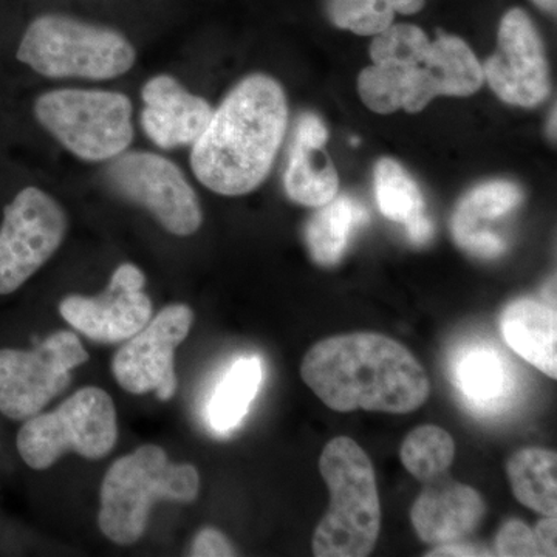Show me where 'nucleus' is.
Wrapping results in <instances>:
<instances>
[{
  "label": "nucleus",
  "mask_w": 557,
  "mask_h": 557,
  "mask_svg": "<svg viewBox=\"0 0 557 557\" xmlns=\"http://www.w3.org/2000/svg\"><path fill=\"white\" fill-rule=\"evenodd\" d=\"M304 383L336 412L409 413L431 394L426 370L398 341L348 333L319 341L300 364Z\"/></svg>",
  "instance_id": "f257e3e1"
},
{
  "label": "nucleus",
  "mask_w": 557,
  "mask_h": 557,
  "mask_svg": "<svg viewBox=\"0 0 557 557\" xmlns=\"http://www.w3.org/2000/svg\"><path fill=\"white\" fill-rule=\"evenodd\" d=\"M288 106L276 79L256 73L240 81L193 145L197 180L220 196H245L269 177L287 132Z\"/></svg>",
  "instance_id": "f03ea898"
},
{
  "label": "nucleus",
  "mask_w": 557,
  "mask_h": 557,
  "mask_svg": "<svg viewBox=\"0 0 557 557\" xmlns=\"http://www.w3.org/2000/svg\"><path fill=\"white\" fill-rule=\"evenodd\" d=\"M319 471L330 491V505L314 531V556H369L380 536L381 507L368 454L355 440L333 438L322 450Z\"/></svg>",
  "instance_id": "7ed1b4c3"
},
{
  "label": "nucleus",
  "mask_w": 557,
  "mask_h": 557,
  "mask_svg": "<svg viewBox=\"0 0 557 557\" xmlns=\"http://www.w3.org/2000/svg\"><path fill=\"white\" fill-rule=\"evenodd\" d=\"M200 475L193 465H174L160 446L145 445L119 458L101 483L98 525L116 545L138 542L150 509L160 500L189 504L199 496Z\"/></svg>",
  "instance_id": "20e7f679"
},
{
  "label": "nucleus",
  "mask_w": 557,
  "mask_h": 557,
  "mask_svg": "<svg viewBox=\"0 0 557 557\" xmlns=\"http://www.w3.org/2000/svg\"><path fill=\"white\" fill-rule=\"evenodd\" d=\"M16 57L47 78L101 81L129 72L137 53L119 32L46 14L32 22Z\"/></svg>",
  "instance_id": "39448f33"
},
{
  "label": "nucleus",
  "mask_w": 557,
  "mask_h": 557,
  "mask_svg": "<svg viewBox=\"0 0 557 557\" xmlns=\"http://www.w3.org/2000/svg\"><path fill=\"white\" fill-rule=\"evenodd\" d=\"M119 438L116 409L108 392L84 387L49 413L25 420L16 445L22 460L36 471L57 463L69 450L89 460L109 456Z\"/></svg>",
  "instance_id": "423d86ee"
},
{
  "label": "nucleus",
  "mask_w": 557,
  "mask_h": 557,
  "mask_svg": "<svg viewBox=\"0 0 557 557\" xmlns=\"http://www.w3.org/2000/svg\"><path fill=\"white\" fill-rule=\"evenodd\" d=\"M36 119L73 156L115 159L134 139L132 102L119 91L62 89L40 95Z\"/></svg>",
  "instance_id": "0eeeda50"
},
{
  "label": "nucleus",
  "mask_w": 557,
  "mask_h": 557,
  "mask_svg": "<svg viewBox=\"0 0 557 557\" xmlns=\"http://www.w3.org/2000/svg\"><path fill=\"white\" fill-rule=\"evenodd\" d=\"M89 361V354L73 332L53 333L33 350H0V412L25 421L62 394L72 383L73 369Z\"/></svg>",
  "instance_id": "6e6552de"
},
{
  "label": "nucleus",
  "mask_w": 557,
  "mask_h": 557,
  "mask_svg": "<svg viewBox=\"0 0 557 557\" xmlns=\"http://www.w3.org/2000/svg\"><path fill=\"white\" fill-rule=\"evenodd\" d=\"M67 219L57 200L38 188L22 189L3 211L0 226V296L20 289L61 247Z\"/></svg>",
  "instance_id": "1a4fd4ad"
},
{
  "label": "nucleus",
  "mask_w": 557,
  "mask_h": 557,
  "mask_svg": "<svg viewBox=\"0 0 557 557\" xmlns=\"http://www.w3.org/2000/svg\"><path fill=\"white\" fill-rule=\"evenodd\" d=\"M106 178L116 194L148 209L174 236L199 231L203 222L199 197L171 160L150 152L121 153L110 163Z\"/></svg>",
  "instance_id": "9d476101"
},
{
  "label": "nucleus",
  "mask_w": 557,
  "mask_h": 557,
  "mask_svg": "<svg viewBox=\"0 0 557 557\" xmlns=\"http://www.w3.org/2000/svg\"><path fill=\"white\" fill-rule=\"evenodd\" d=\"M194 324V311L172 304L150 318L148 324L126 341L112 361L116 383L134 395L153 394L168 401L177 392L175 350Z\"/></svg>",
  "instance_id": "9b49d317"
},
{
  "label": "nucleus",
  "mask_w": 557,
  "mask_h": 557,
  "mask_svg": "<svg viewBox=\"0 0 557 557\" xmlns=\"http://www.w3.org/2000/svg\"><path fill=\"white\" fill-rule=\"evenodd\" d=\"M483 76L502 101L536 108L549 94L548 62L531 17L509 10L500 21L497 49L486 61Z\"/></svg>",
  "instance_id": "f8f14e48"
},
{
  "label": "nucleus",
  "mask_w": 557,
  "mask_h": 557,
  "mask_svg": "<svg viewBox=\"0 0 557 557\" xmlns=\"http://www.w3.org/2000/svg\"><path fill=\"white\" fill-rule=\"evenodd\" d=\"M145 284L141 270L123 263L100 296L72 295L62 299L61 317L95 343L127 341L152 318V302L145 293Z\"/></svg>",
  "instance_id": "ddd939ff"
},
{
  "label": "nucleus",
  "mask_w": 557,
  "mask_h": 557,
  "mask_svg": "<svg viewBox=\"0 0 557 557\" xmlns=\"http://www.w3.org/2000/svg\"><path fill=\"white\" fill-rule=\"evenodd\" d=\"M485 76L474 51L457 36L438 35L426 60L403 69L406 112H421L437 97H469L482 87Z\"/></svg>",
  "instance_id": "4468645a"
},
{
  "label": "nucleus",
  "mask_w": 557,
  "mask_h": 557,
  "mask_svg": "<svg viewBox=\"0 0 557 557\" xmlns=\"http://www.w3.org/2000/svg\"><path fill=\"white\" fill-rule=\"evenodd\" d=\"M146 108L141 126L161 149L194 145L207 129L212 108L203 98L189 94L177 79L159 75L141 90Z\"/></svg>",
  "instance_id": "2eb2a0df"
},
{
  "label": "nucleus",
  "mask_w": 557,
  "mask_h": 557,
  "mask_svg": "<svg viewBox=\"0 0 557 557\" xmlns=\"http://www.w3.org/2000/svg\"><path fill=\"white\" fill-rule=\"evenodd\" d=\"M485 512V502L474 487L438 478L413 502L410 520L421 541L443 545L469 536Z\"/></svg>",
  "instance_id": "dca6fc26"
},
{
  "label": "nucleus",
  "mask_w": 557,
  "mask_h": 557,
  "mask_svg": "<svg viewBox=\"0 0 557 557\" xmlns=\"http://www.w3.org/2000/svg\"><path fill=\"white\" fill-rule=\"evenodd\" d=\"M500 330L508 346L519 357L556 380V307L534 299L515 300L502 313Z\"/></svg>",
  "instance_id": "f3484780"
},
{
  "label": "nucleus",
  "mask_w": 557,
  "mask_h": 557,
  "mask_svg": "<svg viewBox=\"0 0 557 557\" xmlns=\"http://www.w3.org/2000/svg\"><path fill=\"white\" fill-rule=\"evenodd\" d=\"M453 381L469 405L483 412L500 409L512 392L504 358L486 346L469 347L458 355L453 366Z\"/></svg>",
  "instance_id": "a211bd4d"
},
{
  "label": "nucleus",
  "mask_w": 557,
  "mask_h": 557,
  "mask_svg": "<svg viewBox=\"0 0 557 557\" xmlns=\"http://www.w3.org/2000/svg\"><path fill=\"white\" fill-rule=\"evenodd\" d=\"M369 214L359 201L336 196L307 225V245L311 258L322 267L336 265L343 258L355 231L368 222Z\"/></svg>",
  "instance_id": "6ab92c4d"
},
{
  "label": "nucleus",
  "mask_w": 557,
  "mask_h": 557,
  "mask_svg": "<svg viewBox=\"0 0 557 557\" xmlns=\"http://www.w3.org/2000/svg\"><path fill=\"white\" fill-rule=\"evenodd\" d=\"M284 185L287 196L296 203L321 208L338 196L339 177L322 148L295 138Z\"/></svg>",
  "instance_id": "aec40b11"
},
{
  "label": "nucleus",
  "mask_w": 557,
  "mask_h": 557,
  "mask_svg": "<svg viewBox=\"0 0 557 557\" xmlns=\"http://www.w3.org/2000/svg\"><path fill=\"white\" fill-rule=\"evenodd\" d=\"M512 494L523 505L539 515L556 516L557 512V456L542 448L519 450L507 465Z\"/></svg>",
  "instance_id": "412c9836"
},
{
  "label": "nucleus",
  "mask_w": 557,
  "mask_h": 557,
  "mask_svg": "<svg viewBox=\"0 0 557 557\" xmlns=\"http://www.w3.org/2000/svg\"><path fill=\"white\" fill-rule=\"evenodd\" d=\"M263 380V366L258 357L240 358L231 366L208 406V420L219 434H230L247 417L252 399Z\"/></svg>",
  "instance_id": "4be33fe9"
},
{
  "label": "nucleus",
  "mask_w": 557,
  "mask_h": 557,
  "mask_svg": "<svg viewBox=\"0 0 557 557\" xmlns=\"http://www.w3.org/2000/svg\"><path fill=\"white\" fill-rule=\"evenodd\" d=\"M523 201L522 189L516 183L496 180L469 190L457 205L450 220L454 240L480 231L482 222L505 218Z\"/></svg>",
  "instance_id": "5701e85b"
},
{
  "label": "nucleus",
  "mask_w": 557,
  "mask_h": 557,
  "mask_svg": "<svg viewBox=\"0 0 557 557\" xmlns=\"http://www.w3.org/2000/svg\"><path fill=\"white\" fill-rule=\"evenodd\" d=\"M454 456V438L448 431L434 424L413 429L399 450L403 467L421 482L443 478L453 465Z\"/></svg>",
  "instance_id": "b1692460"
},
{
  "label": "nucleus",
  "mask_w": 557,
  "mask_h": 557,
  "mask_svg": "<svg viewBox=\"0 0 557 557\" xmlns=\"http://www.w3.org/2000/svg\"><path fill=\"white\" fill-rule=\"evenodd\" d=\"M375 197L381 214L397 223H409L424 214V199L416 180L392 159H381L375 166Z\"/></svg>",
  "instance_id": "393cba45"
},
{
  "label": "nucleus",
  "mask_w": 557,
  "mask_h": 557,
  "mask_svg": "<svg viewBox=\"0 0 557 557\" xmlns=\"http://www.w3.org/2000/svg\"><path fill=\"white\" fill-rule=\"evenodd\" d=\"M429 50L431 40L420 27L397 24L375 35L370 46V58L376 65L410 69L426 60Z\"/></svg>",
  "instance_id": "a878e982"
},
{
  "label": "nucleus",
  "mask_w": 557,
  "mask_h": 557,
  "mask_svg": "<svg viewBox=\"0 0 557 557\" xmlns=\"http://www.w3.org/2000/svg\"><path fill=\"white\" fill-rule=\"evenodd\" d=\"M330 21L359 36H375L394 22L388 0H327Z\"/></svg>",
  "instance_id": "bb28decb"
},
{
  "label": "nucleus",
  "mask_w": 557,
  "mask_h": 557,
  "mask_svg": "<svg viewBox=\"0 0 557 557\" xmlns=\"http://www.w3.org/2000/svg\"><path fill=\"white\" fill-rule=\"evenodd\" d=\"M361 100L373 112L381 115L397 112L403 108V70L392 65H370L358 78Z\"/></svg>",
  "instance_id": "cd10ccee"
},
{
  "label": "nucleus",
  "mask_w": 557,
  "mask_h": 557,
  "mask_svg": "<svg viewBox=\"0 0 557 557\" xmlns=\"http://www.w3.org/2000/svg\"><path fill=\"white\" fill-rule=\"evenodd\" d=\"M497 556L531 557L542 556L536 534L522 520H508L498 531L496 539Z\"/></svg>",
  "instance_id": "c85d7f7f"
},
{
  "label": "nucleus",
  "mask_w": 557,
  "mask_h": 557,
  "mask_svg": "<svg viewBox=\"0 0 557 557\" xmlns=\"http://www.w3.org/2000/svg\"><path fill=\"white\" fill-rule=\"evenodd\" d=\"M190 556L209 557V556H236L233 545L230 544L225 534L220 533L214 528H205L196 539H194L193 547H190Z\"/></svg>",
  "instance_id": "c756f323"
},
{
  "label": "nucleus",
  "mask_w": 557,
  "mask_h": 557,
  "mask_svg": "<svg viewBox=\"0 0 557 557\" xmlns=\"http://www.w3.org/2000/svg\"><path fill=\"white\" fill-rule=\"evenodd\" d=\"M295 138L314 148H324L329 139L327 127L314 113H306L298 121Z\"/></svg>",
  "instance_id": "7c9ffc66"
},
{
  "label": "nucleus",
  "mask_w": 557,
  "mask_h": 557,
  "mask_svg": "<svg viewBox=\"0 0 557 557\" xmlns=\"http://www.w3.org/2000/svg\"><path fill=\"white\" fill-rule=\"evenodd\" d=\"M557 520L556 516H545L537 523L534 534H536L539 549L542 556L557 555Z\"/></svg>",
  "instance_id": "2f4dec72"
},
{
  "label": "nucleus",
  "mask_w": 557,
  "mask_h": 557,
  "mask_svg": "<svg viewBox=\"0 0 557 557\" xmlns=\"http://www.w3.org/2000/svg\"><path fill=\"white\" fill-rule=\"evenodd\" d=\"M429 557H445V556H491L486 549L474 547V545L461 544L460 541L449 542V544L435 545L432 552H429Z\"/></svg>",
  "instance_id": "473e14b6"
},
{
  "label": "nucleus",
  "mask_w": 557,
  "mask_h": 557,
  "mask_svg": "<svg viewBox=\"0 0 557 557\" xmlns=\"http://www.w3.org/2000/svg\"><path fill=\"white\" fill-rule=\"evenodd\" d=\"M410 242L416 245H426L434 236V223L426 214L418 215L417 219L406 223Z\"/></svg>",
  "instance_id": "72a5a7b5"
},
{
  "label": "nucleus",
  "mask_w": 557,
  "mask_h": 557,
  "mask_svg": "<svg viewBox=\"0 0 557 557\" xmlns=\"http://www.w3.org/2000/svg\"><path fill=\"white\" fill-rule=\"evenodd\" d=\"M395 13L416 14L423 10L424 0H388Z\"/></svg>",
  "instance_id": "f704fd0d"
},
{
  "label": "nucleus",
  "mask_w": 557,
  "mask_h": 557,
  "mask_svg": "<svg viewBox=\"0 0 557 557\" xmlns=\"http://www.w3.org/2000/svg\"><path fill=\"white\" fill-rule=\"evenodd\" d=\"M556 281L553 278V281H549L547 284V287H545V298H547L548 306L556 307Z\"/></svg>",
  "instance_id": "c9c22d12"
},
{
  "label": "nucleus",
  "mask_w": 557,
  "mask_h": 557,
  "mask_svg": "<svg viewBox=\"0 0 557 557\" xmlns=\"http://www.w3.org/2000/svg\"><path fill=\"white\" fill-rule=\"evenodd\" d=\"M539 9L547 11L549 14H556L557 0H533Z\"/></svg>",
  "instance_id": "e433bc0d"
},
{
  "label": "nucleus",
  "mask_w": 557,
  "mask_h": 557,
  "mask_svg": "<svg viewBox=\"0 0 557 557\" xmlns=\"http://www.w3.org/2000/svg\"><path fill=\"white\" fill-rule=\"evenodd\" d=\"M549 137L556 138V110H553L552 120H549Z\"/></svg>",
  "instance_id": "4c0bfd02"
}]
</instances>
